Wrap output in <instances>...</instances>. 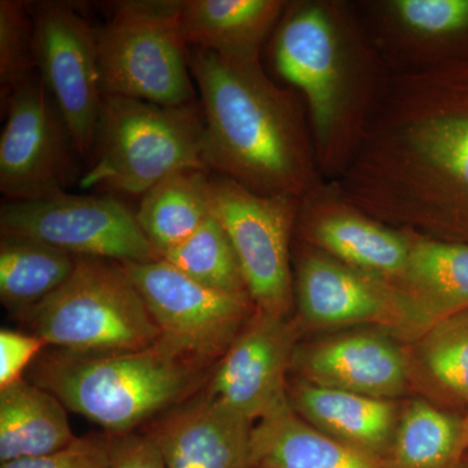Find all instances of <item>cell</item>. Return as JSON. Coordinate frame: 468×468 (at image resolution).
Segmentation results:
<instances>
[{"mask_svg":"<svg viewBox=\"0 0 468 468\" xmlns=\"http://www.w3.org/2000/svg\"><path fill=\"white\" fill-rule=\"evenodd\" d=\"M334 183L387 226L468 245V52L392 73Z\"/></svg>","mask_w":468,"mask_h":468,"instance_id":"1","label":"cell"},{"mask_svg":"<svg viewBox=\"0 0 468 468\" xmlns=\"http://www.w3.org/2000/svg\"><path fill=\"white\" fill-rule=\"evenodd\" d=\"M189 67L201 92L209 171L260 196L301 199L322 183L303 98L279 88L260 58L194 48Z\"/></svg>","mask_w":468,"mask_h":468,"instance_id":"2","label":"cell"},{"mask_svg":"<svg viewBox=\"0 0 468 468\" xmlns=\"http://www.w3.org/2000/svg\"><path fill=\"white\" fill-rule=\"evenodd\" d=\"M273 61L306 103L323 180H338L392 75L358 9L343 0L289 2Z\"/></svg>","mask_w":468,"mask_h":468,"instance_id":"3","label":"cell"},{"mask_svg":"<svg viewBox=\"0 0 468 468\" xmlns=\"http://www.w3.org/2000/svg\"><path fill=\"white\" fill-rule=\"evenodd\" d=\"M209 368L160 338L134 351H43L27 378L106 433L122 435L192 399Z\"/></svg>","mask_w":468,"mask_h":468,"instance_id":"4","label":"cell"},{"mask_svg":"<svg viewBox=\"0 0 468 468\" xmlns=\"http://www.w3.org/2000/svg\"><path fill=\"white\" fill-rule=\"evenodd\" d=\"M91 158V167L79 180L82 190L144 196L181 169L209 171L202 109L104 95Z\"/></svg>","mask_w":468,"mask_h":468,"instance_id":"5","label":"cell"},{"mask_svg":"<svg viewBox=\"0 0 468 468\" xmlns=\"http://www.w3.org/2000/svg\"><path fill=\"white\" fill-rule=\"evenodd\" d=\"M23 314L46 346L73 353L143 350L162 338L122 264L98 258H77L69 279Z\"/></svg>","mask_w":468,"mask_h":468,"instance_id":"6","label":"cell"},{"mask_svg":"<svg viewBox=\"0 0 468 468\" xmlns=\"http://www.w3.org/2000/svg\"><path fill=\"white\" fill-rule=\"evenodd\" d=\"M181 7L183 0L117 3L109 23L97 30L104 95L167 107L193 103Z\"/></svg>","mask_w":468,"mask_h":468,"instance_id":"7","label":"cell"},{"mask_svg":"<svg viewBox=\"0 0 468 468\" xmlns=\"http://www.w3.org/2000/svg\"><path fill=\"white\" fill-rule=\"evenodd\" d=\"M0 233L42 242L77 258L120 264L162 260L137 217L107 196L64 193L39 201H7L0 208Z\"/></svg>","mask_w":468,"mask_h":468,"instance_id":"8","label":"cell"},{"mask_svg":"<svg viewBox=\"0 0 468 468\" xmlns=\"http://www.w3.org/2000/svg\"><path fill=\"white\" fill-rule=\"evenodd\" d=\"M214 215L241 266L255 307L288 318L294 304L291 239L300 199L260 196L224 176L212 177Z\"/></svg>","mask_w":468,"mask_h":468,"instance_id":"9","label":"cell"},{"mask_svg":"<svg viewBox=\"0 0 468 468\" xmlns=\"http://www.w3.org/2000/svg\"><path fill=\"white\" fill-rule=\"evenodd\" d=\"M122 267L144 298L163 340L207 367L223 358L257 311L250 295L207 288L163 258Z\"/></svg>","mask_w":468,"mask_h":468,"instance_id":"10","label":"cell"},{"mask_svg":"<svg viewBox=\"0 0 468 468\" xmlns=\"http://www.w3.org/2000/svg\"><path fill=\"white\" fill-rule=\"evenodd\" d=\"M33 26L39 79L57 104L77 154L91 156L104 101L97 30L61 2L37 5Z\"/></svg>","mask_w":468,"mask_h":468,"instance_id":"11","label":"cell"},{"mask_svg":"<svg viewBox=\"0 0 468 468\" xmlns=\"http://www.w3.org/2000/svg\"><path fill=\"white\" fill-rule=\"evenodd\" d=\"M2 110L0 192L8 201H39L67 193L75 177V144L39 77L12 92Z\"/></svg>","mask_w":468,"mask_h":468,"instance_id":"12","label":"cell"},{"mask_svg":"<svg viewBox=\"0 0 468 468\" xmlns=\"http://www.w3.org/2000/svg\"><path fill=\"white\" fill-rule=\"evenodd\" d=\"M294 303L301 318L314 326L377 324L414 341L427 331L392 282L307 243L298 261Z\"/></svg>","mask_w":468,"mask_h":468,"instance_id":"13","label":"cell"},{"mask_svg":"<svg viewBox=\"0 0 468 468\" xmlns=\"http://www.w3.org/2000/svg\"><path fill=\"white\" fill-rule=\"evenodd\" d=\"M298 329L282 316L255 311L218 360L202 392L257 423L289 402L286 374Z\"/></svg>","mask_w":468,"mask_h":468,"instance_id":"14","label":"cell"},{"mask_svg":"<svg viewBox=\"0 0 468 468\" xmlns=\"http://www.w3.org/2000/svg\"><path fill=\"white\" fill-rule=\"evenodd\" d=\"M295 228L307 245L381 279L393 282L408 266L411 232L372 218L334 181L323 180L300 199Z\"/></svg>","mask_w":468,"mask_h":468,"instance_id":"15","label":"cell"},{"mask_svg":"<svg viewBox=\"0 0 468 468\" xmlns=\"http://www.w3.org/2000/svg\"><path fill=\"white\" fill-rule=\"evenodd\" d=\"M367 5L360 17L392 73L424 69L468 52V0Z\"/></svg>","mask_w":468,"mask_h":468,"instance_id":"16","label":"cell"},{"mask_svg":"<svg viewBox=\"0 0 468 468\" xmlns=\"http://www.w3.org/2000/svg\"><path fill=\"white\" fill-rule=\"evenodd\" d=\"M252 427L201 390L160 415L144 433L165 468H248Z\"/></svg>","mask_w":468,"mask_h":468,"instance_id":"17","label":"cell"},{"mask_svg":"<svg viewBox=\"0 0 468 468\" xmlns=\"http://www.w3.org/2000/svg\"><path fill=\"white\" fill-rule=\"evenodd\" d=\"M302 380L372 399H392L408 387L409 356L387 335L356 332L295 349Z\"/></svg>","mask_w":468,"mask_h":468,"instance_id":"18","label":"cell"},{"mask_svg":"<svg viewBox=\"0 0 468 468\" xmlns=\"http://www.w3.org/2000/svg\"><path fill=\"white\" fill-rule=\"evenodd\" d=\"M291 406L320 432L384 464L396 432V406L344 390L295 381L288 388Z\"/></svg>","mask_w":468,"mask_h":468,"instance_id":"19","label":"cell"},{"mask_svg":"<svg viewBox=\"0 0 468 468\" xmlns=\"http://www.w3.org/2000/svg\"><path fill=\"white\" fill-rule=\"evenodd\" d=\"M248 468H385L334 437L320 432L291 402L254 423Z\"/></svg>","mask_w":468,"mask_h":468,"instance_id":"20","label":"cell"},{"mask_svg":"<svg viewBox=\"0 0 468 468\" xmlns=\"http://www.w3.org/2000/svg\"><path fill=\"white\" fill-rule=\"evenodd\" d=\"M392 282L427 331L440 320L468 310L467 243L411 232L408 266Z\"/></svg>","mask_w":468,"mask_h":468,"instance_id":"21","label":"cell"},{"mask_svg":"<svg viewBox=\"0 0 468 468\" xmlns=\"http://www.w3.org/2000/svg\"><path fill=\"white\" fill-rule=\"evenodd\" d=\"M288 5L284 0H183L185 41L221 57L260 58L261 45Z\"/></svg>","mask_w":468,"mask_h":468,"instance_id":"22","label":"cell"},{"mask_svg":"<svg viewBox=\"0 0 468 468\" xmlns=\"http://www.w3.org/2000/svg\"><path fill=\"white\" fill-rule=\"evenodd\" d=\"M67 411L27 378L0 389V463L43 457L75 441Z\"/></svg>","mask_w":468,"mask_h":468,"instance_id":"23","label":"cell"},{"mask_svg":"<svg viewBox=\"0 0 468 468\" xmlns=\"http://www.w3.org/2000/svg\"><path fill=\"white\" fill-rule=\"evenodd\" d=\"M214 215V184L206 169L186 168L163 178L143 196L137 217L160 257L192 236Z\"/></svg>","mask_w":468,"mask_h":468,"instance_id":"24","label":"cell"},{"mask_svg":"<svg viewBox=\"0 0 468 468\" xmlns=\"http://www.w3.org/2000/svg\"><path fill=\"white\" fill-rule=\"evenodd\" d=\"M463 418L427 401H412L397 421L385 468H462Z\"/></svg>","mask_w":468,"mask_h":468,"instance_id":"25","label":"cell"},{"mask_svg":"<svg viewBox=\"0 0 468 468\" xmlns=\"http://www.w3.org/2000/svg\"><path fill=\"white\" fill-rule=\"evenodd\" d=\"M410 374L452 414L468 415V310L440 320L418 338Z\"/></svg>","mask_w":468,"mask_h":468,"instance_id":"26","label":"cell"},{"mask_svg":"<svg viewBox=\"0 0 468 468\" xmlns=\"http://www.w3.org/2000/svg\"><path fill=\"white\" fill-rule=\"evenodd\" d=\"M77 257L32 239L2 237L0 298L21 314L57 292L75 271Z\"/></svg>","mask_w":468,"mask_h":468,"instance_id":"27","label":"cell"},{"mask_svg":"<svg viewBox=\"0 0 468 468\" xmlns=\"http://www.w3.org/2000/svg\"><path fill=\"white\" fill-rule=\"evenodd\" d=\"M163 260L207 288L249 294L232 241L215 215L184 242L165 252Z\"/></svg>","mask_w":468,"mask_h":468,"instance_id":"28","label":"cell"},{"mask_svg":"<svg viewBox=\"0 0 468 468\" xmlns=\"http://www.w3.org/2000/svg\"><path fill=\"white\" fill-rule=\"evenodd\" d=\"M37 69L33 16L18 0L0 2V100L2 104Z\"/></svg>","mask_w":468,"mask_h":468,"instance_id":"29","label":"cell"},{"mask_svg":"<svg viewBox=\"0 0 468 468\" xmlns=\"http://www.w3.org/2000/svg\"><path fill=\"white\" fill-rule=\"evenodd\" d=\"M110 433H90L51 454L0 463V468H110Z\"/></svg>","mask_w":468,"mask_h":468,"instance_id":"30","label":"cell"},{"mask_svg":"<svg viewBox=\"0 0 468 468\" xmlns=\"http://www.w3.org/2000/svg\"><path fill=\"white\" fill-rule=\"evenodd\" d=\"M38 335L2 329L0 332V389L24 378L23 374L43 353Z\"/></svg>","mask_w":468,"mask_h":468,"instance_id":"31","label":"cell"},{"mask_svg":"<svg viewBox=\"0 0 468 468\" xmlns=\"http://www.w3.org/2000/svg\"><path fill=\"white\" fill-rule=\"evenodd\" d=\"M110 468H165L155 443L146 433L111 435Z\"/></svg>","mask_w":468,"mask_h":468,"instance_id":"32","label":"cell"},{"mask_svg":"<svg viewBox=\"0 0 468 468\" xmlns=\"http://www.w3.org/2000/svg\"><path fill=\"white\" fill-rule=\"evenodd\" d=\"M462 426H463V448L468 455V415L462 420Z\"/></svg>","mask_w":468,"mask_h":468,"instance_id":"33","label":"cell"},{"mask_svg":"<svg viewBox=\"0 0 468 468\" xmlns=\"http://www.w3.org/2000/svg\"><path fill=\"white\" fill-rule=\"evenodd\" d=\"M462 468H468V455H466V460H464L463 464H462Z\"/></svg>","mask_w":468,"mask_h":468,"instance_id":"34","label":"cell"}]
</instances>
